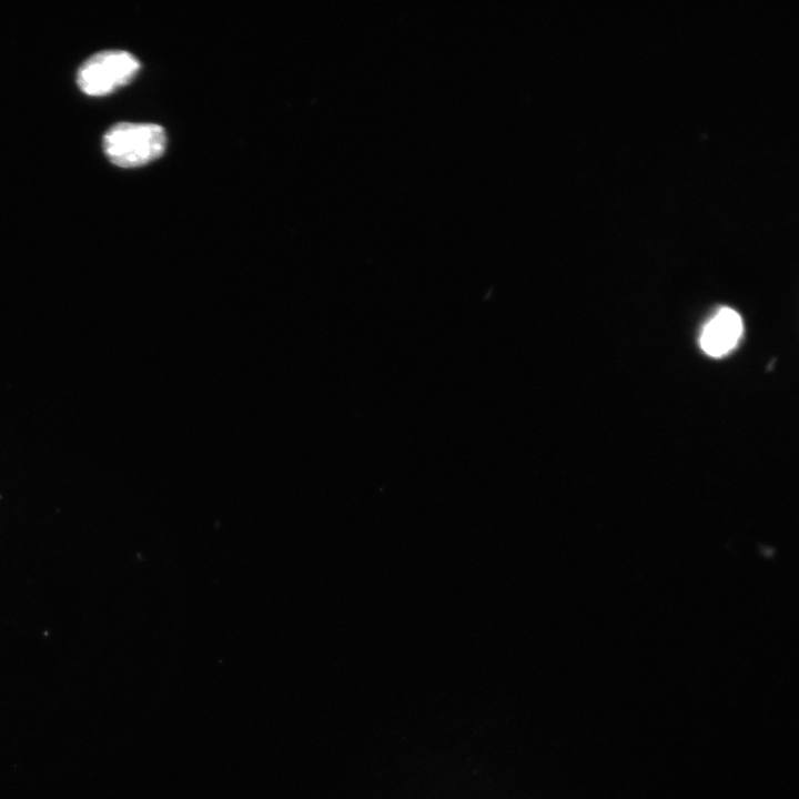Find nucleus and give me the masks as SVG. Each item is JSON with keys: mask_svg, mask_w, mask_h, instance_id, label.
<instances>
[{"mask_svg": "<svg viewBox=\"0 0 799 799\" xmlns=\"http://www.w3.org/2000/svg\"><path fill=\"white\" fill-rule=\"evenodd\" d=\"M165 145V131L154 123L121 122L111 127L102 139L105 155L121 168L150 163L163 154Z\"/></svg>", "mask_w": 799, "mask_h": 799, "instance_id": "f257e3e1", "label": "nucleus"}, {"mask_svg": "<svg viewBox=\"0 0 799 799\" xmlns=\"http://www.w3.org/2000/svg\"><path fill=\"white\" fill-rule=\"evenodd\" d=\"M140 69L139 60L123 50H105L88 58L79 68L77 82L91 97L107 95L128 84Z\"/></svg>", "mask_w": 799, "mask_h": 799, "instance_id": "f03ea898", "label": "nucleus"}, {"mask_svg": "<svg viewBox=\"0 0 799 799\" xmlns=\"http://www.w3.org/2000/svg\"><path fill=\"white\" fill-rule=\"evenodd\" d=\"M741 333L740 315L732 309L722 307L702 328L700 346L710 356H722L735 347Z\"/></svg>", "mask_w": 799, "mask_h": 799, "instance_id": "7ed1b4c3", "label": "nucleus"}]
</instances>
